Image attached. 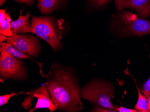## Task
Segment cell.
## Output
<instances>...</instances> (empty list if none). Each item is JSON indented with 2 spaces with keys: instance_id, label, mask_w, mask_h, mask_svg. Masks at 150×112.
I'll list each match as a JSON object with an SVG mask.
<instances>
[{
  "instance_id": "obj_1",
  "label": "cell",
  "mask_w": 150,
  "mask_h": 112,
  "mask_svg": "<svg viewBox=\"0 0 150 112\" xmlns=\"http://www.w3.org/2000/svg\"><path fill=\"white\" fill-rule=\"evenodd\" d=\"M42 77L46 78L44 83L57 109L67 112L81 111L80 86L76 72L73 68L59 63H53L49 72L45 75L40 71Z\"/></svg>"
},
{
  "instance_id": "obj_2",
  "label": "cell",
  "mask_w": 150,
  "mask_h": 112,
  "mask_svg": "<svg viewBox=\"0 0 150 112\" xmlns=\"http://www.w3.org/2000/svg\"><path fill=\"white\" fill-rule=\"evenodd\" d=\"M61 22H55L49 17L33 16L31 22L32 33L46 41L54 51H57L62 47L61 38L64 27Z\"/></svg>"
},
{
  "instance_id": "obj_3",
  "label": "cell",
  "mask_w": 150,
  "mask_h": 112,
  "mask_svg": "<svg viewBox=\"0 0 150 112\" xmlns=\"http://www.w3.org/2000/svg\"><path fill=\"white\" fill-rule=\"evenodd\" d=\"M114 94L113 88L111 84L97 80L87 83L80 91L81 97L87 100L92 104L115 110L117 107L111 101Z\"/></svg>"
},
{
  "instance_id": "obj_4",
  "label": "cell",
  "mask_w": 150,
  "mask_h": 112,
  "mask_svg": "<svg viewBox=\"0 0 150 112\" xmlns=\"http://www.w3.org/2000/svg\"><path fill=\"white\" fill-rule=\"evenodd\" d=\"M0 77L2 80H26L27 72L24 63L11 55L3 42L0 44Z\"/></svg>"
},
{
  "instance_id": "obj_5",
  "label": "cell",
  "mask_w": 150,
  "mask_h": 112,
  "mask_svg": "<svg viewBox=\"0 0 150 112\" xmlns=\"http://www.w3.org/2000/svg\"><path fill=\"white\" fill-rule=\"evenodd\" d=\"M117 17L123 35L141 37L150 34V22L139 18L134 13L124 11L118 13Z\"/></svg>"
},
{
  "instance_id": "obj_6",
  "label": "cell",
  "mask_w": 150,
  "mask_h": 112,
  "mask_svg": "<svg viewBox=\"0 0 150 112\" xmlns=\"http://www.w3.org/2000/svg\"><path fill=\"white\" fill-rule=\"evenodd\" d=\"M7 42L30 56L37 57L40 51L38 39L33 36L13 34L7 38Z\"/></svg>"
},
{
  "instance_id": "obj_7",
  "label": "cell",
  "mask_w": 150,
  "mask_h": 112,
  "mask_svg": "<svg viewBox=\"0 0 150 112\" xmlns=\"http://www.w3.org/2000/svg\"><path fill=\"white\" fill-rule=\"evenodd\" d=\"M33 98L37 99V103L35 106L30 109L29 112H34L38 109H48L51 112L57 109L44 84L40 87L31 89L28 97L24 99L28 100Z\"/></svg>"
},
{
  "instance_id": "obj_8",
  "label": "cell",
  "mask_w": 150,
  "mask_h": 112,
  "mask_svg": "<svg viewBox=\"0 0 150 112\" xmlns=\"http://www.w3.org/2000/svg\"><path fill=\"white\" fill-rule=\"evenodd\" d=\"M118 10L125 8L135 10L139 16L147 18L150 15V0H115Z\"/></svg>"
},
{
  "instance_id": "obj_9",
  "label": "cell",
  "mask_w": 150,
  "mask_h": 112,
  "mask_svg": "<svg viewBox=\"0 0 150 112\" xmlns=\"http://www.w3.org/2000/svg\"><path fill=\"white\" fill-rule=\"evenodd\" d=\"M30 15V13L28 12L26 15L23 16L22 11L20 12L19 18L11 22V31L13 34L32 32L31 25L29 22Z\"/></svg>"
},
{
  "instance_id": "obj_10",
  "label": "cell",
  "mask_w": 150,
  "mask_h": 112,
  "mask_svg": "<svg viewBox=\"0 0 150 112\" xmlns=\"http://www.w3.org/2000/svg\"><path fill=\"white\" fill-rule=\"evenodd\" d=\"M38 8L42 13L49 14L52 12L60 0H38Z\"/></svg>"
},
{
  "instance_id": "obj_11",
  "label": "cell",
  "mask_w": 150,
  "mask_h": 112,
  "mask_svg": "<svg viewBox=\"0 0 150 112\" xmlns=\"http://www.w3.org/2000/svg\"><path fill=\"white\" fill-rule=\"evenodd\" d=\"M3 42V44H4V46H5V48H6V51H7L10 54L12 55L13 56L16 57L17 58H20V59H28H28H30V60H32L33 61L36 63L38 64L40 69L42 68L43 64L42 63H40L35 61L34 60H33V58H31L30 56L24 54L23 53L20 51L18 50L16 48H15L11 44L8 43V42Z\"/></svg>"
},
{
  "instance_id": "obj_12",
  "label": "cell",
  "mask_w": 150,
  "mask_h": 112,
  "mask_svg": "<svg viewBox=\"0 0 150 112\" xmlns=\"http://www.w3.org/2000/svg\"><path fill=\"white\" fill-rule=\"evenodd\" d=\"M136 84L138 92V100L137 103L135 105L134 108L138 112H147V99L144 94L140 91L139 88Z\"/></svg>"
},
{
  "instance_id": "obj_13",
  "label": "cell",
  "mask_w": 150,
  "mask_h": 112,
  "mask_svg": "<svg viewBox=\"0 0 150 112\" xmlns=\"http://www.w3.org/2000/svg\"><path fill=\"white\" fill-rule=\"evenodd\" d=\"M11 18L0 22V34L6 36L7 37L13 35V33L11 31Z\"/></svg>"
},
{
  "instance_id": "obj_14",
  "label": "cell",
  "mask_w": 150,
  "mask_h": 112,
  "mask_svg": "<svg viewBox=\"0 0 150 112\" xmlns=\"http://www.w3.org/2000/svg\"><path fill=\"white\" fill-rule=\"evenodd\" d=\"M28 94H29V92L24 93V92H20L18 93H16L15 92H12L11 94H6V95H3V96H1L0 97V106H1L2 105L8 103V101L12 97H15V96L18 95H21V94H26V95H28Z\"/></svg>"
},
{
  "instance_id": "obj_15",
  "label": "cell",
  "mask_w": 150,
  "mask_h": 112,
  "mask_svg": "<svg viewBox=\"0 0 150 112\" xmlns=\"http://www.w3.org/2000/svg\"><path fill=\"white\" fill-rule=\"evenodd\" d=\"M149 57L150 60V55H149ZM142 93L144 95L147 99L148 98L149 95H150V77L148 81L142 85Z\"/></svg>"
},
{
  "instance_id": "obj_16",
  "label": "cell",
  "mask_w": 150,
  "mask_h": 112,
  "mask_svg": "<svg viewBox=\"0 0 150 112\" xmlns=\"http://www.w3.org/2000/svg\"><path fill=\"white\" fill-rule=\"evenodd\" d=\"M92 112H118V111L117 109L113 110V109H109L105 108L96 106L92 110Z\"/></svg>"
},
{
  "instance_id": "obj_17",
  "label": "cell",
  "mask_w": 150,
  "mask_h": 112,
  "mask_svg": "<svg viewBox=\"0 0 150 112\" xmlns=\"http://www.w3.org/2000/svg\"><path fill=\"white\" fill-rule=\"evenodd\" d=\"M9 18H11V17L9 13L6 12V10L1 9L0 10V22Z\"/></svg>"
},
{
  "instance_id": "obj_18",
  "label": "cell",
  "mask_w": 150,
  "mask_h": 112,
  "mask_svg": "<svg viewBox=\"0 0 150 112\" xmlns=\"http://www.w3.org/2000/svg\"><path fill=\"white\" fill-rule=\"evenodd\" d=\"M111 0H91L93 3L97 6H101L103 5H106Z\"/></svg>"
},
{
  "instance_id": "obj_19",
  "label": "cell",
  "mask_w": 150,
  "mask_h": 112,
  "mask_svg": "<svg viewBox=\"0 0 150 112\" xmlns=\"http://www.w3.org/2000/svg\"><path fill=\"white\" fill-rule=\"evenodd\" d=\"M117 110L119 112H137L138 111L135 109H130L124 107L123 106H120V107L117 108Z\"/></svg>"
},
{
  "instance_id": "obj_20",
  "label": "cell",
  "mask_w": 150,
  "mask_h": 112,
  "mask_svg": "<svg viewBox=\"0 0 150 112\" xmlns=\"http://www.w3.org/2000/svg\"><path fill=\"white\" fill-rule=\"evenodd\" d=\"M16 1L20 3H26L27 4H31L33 3L34 0H16Z\"/></svg>"
},
{
  "instance_id": "obj_21",
  "label": "cell",
  "mask_w": 150,
  "mask_h": 112,
  "mask_svg": "<svg viewBox=\"0 0 150 112\" xmlns=\"http://www.w3.org/2000/svg\"><path fill=\"white\" fill-rule=\"evenodd\" d=\"M7 38L8 37L4 35H1H1H0V42L1 43V42L5 41L6 40Z\"/></svg>"
},
{
  "instance_id": "obj_22",
  "label": "cell",
  "mask_w": 150,
  "mask_h": 112,
  "mask_svg": "<svg viewBox=\"0 0 150 112\" xmlns=\"http://www.w3.org/2000/svg\"><path fill=\"white\" fill-rule=\"evenodd\" d=\"M147 112H150V95L147 98Z\"/></svg>"
},
{
  "instance_id": "obj_23",
  "label": "cell",
  "mask_w": 150,
  "mask_h": 112,
  "mask_svg": "<svg viewBox=\"0 0 150 112\" xmlns=\"http://www.w3.org/2000/svg\"><path fill=\"white\" fill-rule=\"evenodd\" d=\"M6 0H0V4L1 6H2V5L6 3Z\"/></svg>"
}]
</instances>
